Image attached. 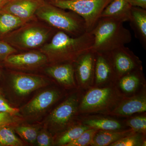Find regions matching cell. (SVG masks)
<instances>
[{
	"mask_svg": "<svg viewBox=\"0 0 146 146\" xmlns=\"http://www.w3.org/2000/svg\"><path fill=\"white\" fill-rule=\"evenodd\" d=\"M9 0H0V10L2 9L4 6L5 5Z\"/></svg>",
	"mask_w": 146,
	"mask_h": 146,
	"instance_id": "34",
	"label": "cell"
},
{
	"mask_svg": "<svg viewBox=\"0 0 146 146\" xmlns=\"http://www.w3.org/2000/svg\"><path fill=\"white\" fill-rule=\"evenodd\" d=\"M96 52L92 49L81 55L75 61L76 70L80 81L82 84L89 82L95 71Z\"/></svg>",
	"mask_w": 146,
	"mask_h": 146,
	"instance_id": "13",
	"label": "cell"
},
{
	"mask_svg": "<svg viewBox=\"0 0 146 146\" xmlns=\"http://www.w3.org/2000/svg\"><path fill=\"white\" fill-rule=\"evenodd\" d=\"M77 99L72 96L52 111L48 118L50 124L55 129L63 128L70 121L78 108Z\"/></svg>",
	"mask_w": 146,
	"mask_h": 146,
	"instance_id": "9",
	"label": "cell"
},
{
	"mask_svg": "<svg viewBox=\"0 0 146 146\" xmlns=\"http://www.w3.org/2000/svg\"><path fill=\"white\" fill-rule=\"evenodd\" d=\"M2 145H1V143H0V146H2Z\"/></svg>",
	"mask_w": 146,
	"mask_h": 146,
	"instance_id": "36",
	"label": "cell"
},
{
	"mask_svg": "<svg viewBox=\"0 0 146 146\" xmlns=\"http://www.w3.org/2000/svg\"><path fill=\"white\" fill-rule=\"evenodd\" d=\"M48 61L46 56L42 52L32 51L10 55L1 65L20 70H29L40 67Z\"/></svg>",
	"mask_w": 146,
	"mask_h": 146,
	"instance_id": "6",
	"label": "cell"
},
{
	"mask_svg": "<svg viewBox=\"0 0 146 146\" xmlns=\"http://www.w3.org/2000/svg\"><path fill=\"white\" fill-rule=\"evenodd\" d=\"M139 79L135 75L131 74L123 77L120 81L122 89L127 93H131L136 90L139 84Z\"/></svg>",
	"mask_w": 146,
	"mask_h": 146,
	"instance_id": "26",
	"label": "cell"
},
{
	"mask_svg": "<svg viewBox=\"0 0 146 146\" xmlns=\"http://www.w3.org/2000/svg\"><path fill=\"white\" fill-rule=\"evenodd\" d=\"M90 128L91 127L86 125L76 126L71 128L58 138L57 145L66 146L67 144L78 138L85 131Z\"/></svg>",
	"mask_w": 146,
	"mask_h": 146,
	"instance_id": "23",
	"label": "cell"
},
{
	"mask_svg": "<svg viewBox=\"0 0 146 146\" xmlns=\"http://www.w3.org/2000/svg\"><path fill=\"white\" fill-rule=\"evenodd\" d=\"M98 129L90 128L85 131L78 138L67 144V146H84L91 145Z\"/></svg>",
	"mask_w": 146,
	"mask_h": 146,
	"instance_id": "25",
	"label": "cell"
},
{
	"mask_svg": "<svg viewBox=\"0 0 146 146\" xmlns=\"http://www.w3.org/2000/svg\"><path fill=\"white\" fill-rule=\"evenodd\" d=\"M19 110L11 107L6 101L0 95V112H6L10 115H15L18 114Z\"/></svg>",
	"mask_w": 146,
	"mask_h": 146,
	"instance_id": "32",
	"label": "cell"
},
{
	"mask_svg": "<svg viewBox=\"0 0 146 146\" xmlns=\"http://www.w3.org/2000/svg\"><path fill=\"white\" fill-rule=\"evenodd\" d=\"M18 118L6 112H0V128L5 126H11L18 122Z\"/></svg>",
	"mask_w": 146,
	"mask_h": 146,
	"instance_id": "30",
	"label": "cell"
},
{
	"mask_svg": "<svg viewBox=\"0 0 146 146\" xmlns=\"http://www.w3.org/2000/svg\"><path fill=\"white\" fill-rule=\"evenodd\" d=\"M131 134L130 131H114L102 130L96 132L91 145L95 146L110 145V144Z\"/></svg>",
	"mask_w": 146,
	"mask_h": 146,
	"instance_id": "19",
	"label": "cell"
},
{
	"mask_svg": "<svg viewBox=\"0 0 146 146\" xmlns=\"http://www.w3.org/2000/svg\"><path fill=\"white\" fill-rule=\"evenodd\" d=\"M27 23L11 13L0 11V39Z\"/></svg>",
	"mask_w": 146,
	"mask_h": 146,
	"instance_id": "20",
	"label": "cell"
},
{
	"mask_svg": "<svg viewBox=\"0 0 146 146\" xmlns=\"http://www.w3.org/2000/svg\"><path fill=\"white\" fill-rule=\"evenodd\" d=\"M130 25L135 36L139 40L144 48L146 47V9L131 7Z\"/></svg>",
	"mask_w": 146,
	"mask_h": 146,
	"instance_id": "14",
	"label": "cell"
},
{
	"mask_svg": "<svg viewBox=\"0 0 146 146\" xmlns=\"http://www.w3.org/2000/svg\"><path fill=\"white\" fill-rule=\"evenodd\" d=\"M16 133L30 143L36 142L38 131L36 128L29 126H20L15 129Z\"/></svg>",
	"mask_w": 146,
	"mask_h": 146,
	"instance_id": "24",
	"label": "cell"
},
{
	"mask_svg": "<svg viewBox=\"0 0 146 146\" xmlns=\"http://www.w3.org/2000/svg\"><path fill=\"white\" fill-rule=\"evenodd\" d=\"M11 87L20 96H25L44 87L47 82L39 76L22 73H11L10 75Z\"/></svg>",
	"mask_w": 146,
	"mask_h": 146,
	"instance_id": "8",
	"label": "cell"
},
{
	"mask_svg": "<svg viewBox=\"0 0 146 146\" xmlns=\"http://www.w3.org/2000/svg\"><path fill=\"white\" fill-rule=\"evenodd\" d=\"M123 23L115 18H100L90 31L94 38L92 50L96 53H108L130 43L131 33Z\"/></svg>",
	"mask_w": 146,
	"mask_h": 146,
	"instance_id": "2",
	"label": "cell"
},
{
	"mask_svg": "<svg viewBox=\"0 0 146 146\" xmlns=\"http://www.w3.org/2000/svg\"><path fill=\"white\" fill-rule=\"evenodd\" d=\"M127 125L136 132H145L146 130V118L137 117L132 118L127 121Z\"/></svg>",
	"mask_w": 146,
	"mask_h": 146,
	"instance_id": "28",
	"label": "cell"
},
{
	"mask_svg": "<svg viewBox=\"0 0 146 146\" xmlns=\"http://www.w3.org/2000/svg\"><path fill=\"white\" fill-rule=\"evenodd\" d=\"M17 52V49L7 42L0 40V64L9 55L16 53Z\"/></svg>",
	"mask_w": 146,
	"mask_h": 146,
	"instance_id": "29",
	"label": "cell"
},
{
	"mask_svg": "<svg viewBox=\"0 0 146 146\" xmlns=\"http://www.w3.org/2000/svg\"><path fill=\"white\" fill-rule=\"evenodd\" d=\"M36 142L39 146H50L52 144V139L46 131H41L38 133L36 137Z\"/></svg>",
	"mask_w": 146,
	"mask_h": 146,
	"instance_id": "31",
	"label": "cell"
},
{
	"mask_svg": "<svg viewBox=\"0 0 146 146\" xmlns=\"http://www.w3.org/2000/svg\"><path fill=\"white\" fill-rule=\"evenodd\" d=\"M146 111V97L142 96L135 97L123 103L116 109L115 113L121 116H130L134 113Z\"/></svg>",
	"mask_w": 146,
	"mask_h": 146,
	"instance_id": "18",
	"label": "cell"
},
{
	"mask_svg": "<svg viewBox=\"0 0 146 146\" xmlns=\"http://www.w3.org/2000/svg\"><path fill=\"white\" fill-rule=\"evenodd\" d=\"M45 3L44 0H9L0 11L30 22L34 21L36 11Z\"/></svg>",
	"mask_w": 146,
	"mask_h": 146,
	"instance_id": "7",
	"label": "cell"
},
{
	"mask_svg": "<svg viewBox=\"0 0 146 146\" xmlns=\"http://www.w3.org/2000/svg\"><path fill=\"white\" fill-rule=\"evenodd\" d=\"M59 96L55 90L43 91L37 95L22 108V112L26 115H36L44 111L54 102Z\"/></svg>",
	"mask_w": 146,
	"mask_h": 146,
	"instance_id": "11",
	"label": "cell"
},
{
	"mask_svg": "<svg viewBox=\"0 0 146 146\" xmlns=\"http://www.w3.org/2000/svg\"><path fill=\"white\" fill-rule=\"evenodd\" d=\"M0 143L5 146H21L22 141L15 135L11 126H5L0 128Z\"/></svg>",
	"mask_w": 146,
	"mask_h": 146,
	"instance_id": "22",
	"label": "cell"
},
{
	"mask_svg": "<svg viewBox=\"0 0 146 146\" xmlns=\"http://www.w3.org/2000/svg\"><path fill=\"white\" fill-rule=\"evenodd\" d=\"M113 67L109 53H96L95 74L97 83L106 81L112 74Z\"/></svg>",
	"mask_w": 146,
	"mask_h": 146,
	"instance_id": "17",
	"label": "cell"
},
{
	"mask_svg": "<svg viewBox=\"0 0 146 146\" xmlns=\"http://www.w3.org/2000/svg\"><path fill=\"white\" fill-rule=\"evenodd\" d=\"M131 6L127 0H112L103 11L101 17L115 18L125 23L129 21Z\"/></svg>",
	"mask_w": 146,
	"mask_h": 146,
	"instance_id": "15",
	"label": "cell"
},
{
	"mask_svg": "<svg viewBox=\"0 0 146 146\" xmlns=\"http://www.w3.org/2000/svg\"><path fill=\"white\" fill-rule=\"evenodd\" d=\"M2 74V66L0 64V79L1 78V76ZM0 95L3 96V93L2 90L1 88L0 87Z\"/></svg>",
	"mask_w": 146,
	"mask_h": 146,
	"instance_id": "35",
	"label": "cell"
},
{
	"mask_svg": "<svg viewBox=\"0 0 146 146\" xmlns=\"http://www.w3.org/2000/svg\"><path fill=\"white\" fill-rule=\"evenodd\" d=\"M132 7H141L146 9V0H127Z\"/></svg>",
	"mask_w": 146,
	"mask_h": 146,
	"instance_id": "33",
	"label": "cell"
},
{
	"mask_svg": "<svg viewBox=\"0 0 146 146\" xmlns=\"http://www.w3.org/2000/svg\"><path fill=\"white\" fill-rule=\"evenodd\" d=\"M84 125L102 130L116 131L121 128V125L117 121L106 119L87 120L84 122Z\"/></svg>",
	"mask_w": 146,
	"mask_h": 146,
	"instance_id": "21",
	"label": "cell"
},
{
	"mask_svg": "<svg viewBox=\"0 0 146 146\" xmlns=\"http://www.w3.org/2000/svg\"><path fill=\"white\" fill-rule=\"evenodd\" d=\"M112 0H51L50 3L73 11L83 18L86 32L91 31L103 11Z\"/></svg>",
	"mask_w": 146,
	"mask_h": 146,
	"instance_id": "5",
	"label": "cell"
},
{
	"mask_svg": "<svg viewBox=\"0 0 146 146\" xmlns=\"http://www.w3.org/2000/svg\"><path fill=\"white\" fill-rule=\"evenodd\" d=\"M35 16L49 25L74 37L86 32L85 23L78 14L45 2L35 13Z\"/></svg>",
	"mask_w": 146,
	"mask_h": 146,
	"instance_id": "3",
	"label": "cell"
},
{
	"mask_svg": "<svg viewBox=\"0 0 146 146\" xmlns=\"http://www.w3.org/2000/svg\"><path fill=\"white\" fill-rule=\"evenodd\" d=\"M141 136L138 135H129L112 143L109 146H135L144 145Z\"/></svg>",
	"mask_w": 146,
	"mask_h": 146,
	"instance_id": "27",
	"label": "cell"
},
{
	"mask_svg": "<svg viewBox=\"0 0 146 146\" xmlns=\"http://www.w3.org/2000/svg\"><path fill=\"white\" fill-rule=\"evenodd\" d=\"M94 38L91 32L74 37L58 31L49 43L42 46L41 51L48 60L56 64L74 63L81 55L92 49Z\"/></svg>",
	"mask_w": 146,
	"mask_h": 146,
	"instance_id": "1",
	"label": "cell"
},
{
	"mask_svg": "<svg viewBox=\"0 0 146 146\" xmlns=\"http://www.w3.org/2000/svg\"><path fill=\"white\" fill-rule=\"evenodd\" d=\"M46 72L63 85L72 86L74 84V69L72 63L56 64L48 67Z\"/></svg>",
	"mask_w": 146,
	"mask_h": 146,
	"instance_id": "16",
	"label": "cell"
},
{
	"mask_svg": "<svg viewBox=\"0 0 146 146\" xmlns=\"http://www.w3.org/2000/svg\"><path fill=\"white\" fill-rule=\"evenodd\" d=\"M112 95L111 89L108 88L91 89L84 97L80 108L84 111L99 109L107 104Z\"/></svg>",
	"mask_w": 146,
	"mask_h": 146,
	"instance_id": "12",
	"label": "cell"
},
{
	"mask_svg": "<svg viewBox=\"0 0 146 146\" xmlns=\"http://www.w3.org/2000/svg\"><path fill=\"white\" fill-rule=\"evenodd\" d=\"M114 70L119 75L129 73L137 67V58L125 46L120 47L109 53Z\"/></svg>",
	"mask_w": 146,
	"mask_h": 146,
	"instance_id": "10",
	"label": "cell"
},
{
	"mask_svg": "<svg viewBox=\"0 0 146 146\" xmlns=\"http://www.w3.org/2000/svg\"><path fill=\"white\" fill-rule=\"evenodd\" d=\"M53 28L38 23L30 22L11 32L0 40L17 50L33 49L44 44L52 33Z\"/></svg>",
	"mask_w": 146,
	"mask_h": 146,
	"instance_id": "4",
	"label": "cell"
}]
</instances>
